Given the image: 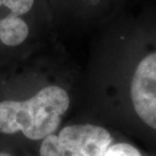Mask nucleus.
Wrapping results in <instances>:
<instances>
[{"instance_id": "f257e3e1", "label": "nucleus", "mask_w": 156, "mask_h": 156, "mask_svg": "<svg viewBox=\"0 0 156 156\" xmlns=\"http://www.w3.org/2000/svg\"><path fill=\"white\" fill-rule=\"evenodd\" d=\"M70 105L67 91L60 86L44 87L27 101L0 102V133L21 132L27 139L43 140L58 129Z\"/></svg>"}, {"instance_id": "f03ea898", "label": "nucleus", "mask_w": 156, "mask_h": 156, "mask_svg": "<svg viewBox=\"0 0 156 156\" xmlns=\"http://www.w3.org/2000/svg\"><path fill=\"white\" fill-rule=\"evenodd\" d=\"M112 143L105 128L90 124L71 125L58 135L47 136L40 147L41 156H104Z\"/></svg>"}, {"instance_id": "7ed1b4c3", "label": "nucleus", "mask_w": 156, "mask_h": 156, "mask_svg": "<svg viewBox=\"0 0 156 156\" xmlns=\"http://www.w3.org/2000/svg\"><path fill=\"white\" fill-rule=\"evenodd\" d=\"M130 92L136 114L156 130V52L147 55L137 65Z\"/></svg>"}, {"instance_id": "20e7f679", "label": "nucleus", "mask_w": 156, "mask_h": 156, "mask_svg": "<svg viewBox=\"0 0 156 156\" xmlns=\"http://www.w3.org/2000/svg\"><path fill=\"white\" fill-rule=\"evenodd\" d=\"M29 36V27L23 18L10 13L0 20V41L8 47L23 44Z\"/></svg>"}, {"instance_id": "39448f33", "label": "nucleus", "mask_w": 156, "mask_h": 156, "mask_svg": "<svg viewBox=\"0 0 156 156\" xmlns=\"http://www.w3.org/2000/svg\"><path fill=\"white\" fill-rule=\"evenodd\" d=\"M35 0H2V5L7 7L11 13L23 15L33 8Z\"/></svg>"}, {"instance_id": "423d86ee", "label": "nucleus", "mask_w": 156, "mask_h": 156, "mask_svg": "<svg viewBox=\"0 0 156 156\" xmlns=\"http://www.w3.org/2000/svg\"><path fill=\"white\" fill-rule=\"evenodd\" d=\"M104 156H141V154L132 145L127 143H118L110 146Z\"/></svg>"}, {"instance_id": "0eeeda50", "label": "nucleus", "mask_w": 156, "mask_h": 156, "mask_svg": "<svg viewBox=\"0 0 156 156\" xmlns=\"http://www.w3.org/2000/svg\"><path fill=\"white\" fill-rule=\"evenodd\" d=\"M0 156H12V155L7 153V152H0Z\"/></svg>"}, {"instance_id": "6e6552de", "label": "nucleus", "mask_w": 156, "mask_h": 156, "mask_svg": "<svg viewBox=\"0 0 156 156\" xmlns=\"http://www.w3.org/2000/svg\"><path fill=\"white\" fill-rule=\"evenodd\" d=\"M2 5V0H0V6Z\"/></svg>"}]
</instances>
